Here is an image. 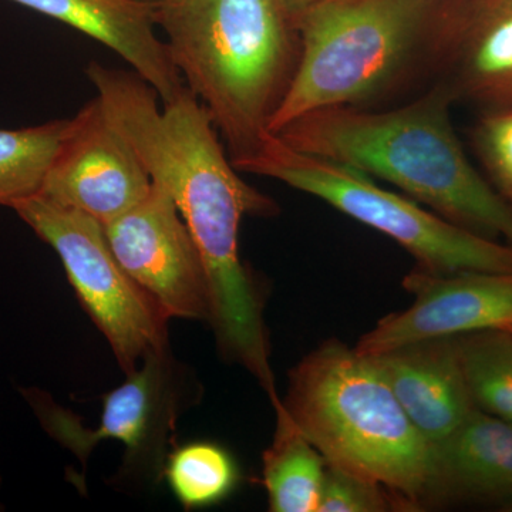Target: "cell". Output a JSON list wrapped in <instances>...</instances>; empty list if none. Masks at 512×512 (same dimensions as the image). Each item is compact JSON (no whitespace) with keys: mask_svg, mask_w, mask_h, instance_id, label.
Segmentation results:
<instances>
[{"mask_svg":"<svg viewBox=\"0 0 512 512\" xmlns=\"http://www.w3.org/2000/svg\"><path fill=\"white\" fill-rule=\"evenodd\" d=\"M86 74L106 119L173 198L200 248L212 293L232 299L247 292L252 275L239 254L242 220L272 217L278 205L239 177L204 104L188 89L163 104L137 73L97 62Z\"/></svg>","mask_w":512,"mask_h":512,"instance_id":"6da1fadb","label":"cell"},{"mask_svg":"<svg viewBox=\"0 0 512 512\" xmlns=\"http://www.w3.org/2000/svg\"><path fill=\"white\" fill-rule=\"evenodd\" d=\"M454 101L446 84L437 83L397 109L312 111L276 136L302 153L393 184L468 231L512 245V205L468 160L451 123Z\"/></svg>","mask_w":512,"mask_h":512,"instance_id":"7a4b0ae2","label":"cell"},{"mask_svg":"<svg viewBox=\"0 0 512 512\" xmlns=\"http://www.w3.org/2000/svg\"><path fill=\"white\" fill-rule=\"evenodd\" d=\"M157 25L234 167L256 156L298 69L291 16L278 0H161Z\"/></svg>","mask_w":512,"mask_h":512,"instance_id":"3957f363","label":"cell"},{"mask_svg":"<svg viewBox=\"0 0 512 512\" xmlns=\"http://www.w3.org/2000/svg\"><path fill=\"white\" fill-rule=\"evenodd\" d=\"M284 409L328 466L386 488L399 507H426L431 444L369 356L332 339L289 376Z\"/></svg>","mask_w":512,"mask_h":512,"instance_id":"277c9868","label":"cell"},{"mask_svg":"<svg viewBox=\"0 0 512 512\" xmlns=\"http://www.w3.org/2000/svg\"><path fill=\"white\" fill-rule=\"evenodd\" d=\"M440 0H319L293 22L298 69L271 123L328 107L352 106L386 92L416 60L426 59Z\"/></svg>","mask_w":512,"mask_h":512,"instance_id":"5b68a950","label":"cell"},{"mask_svg":"<svg viewBox=\"0 0 512 512\" xmlns=\"http://www.w3.org/2000/svg\"><path fill=\"white\" fill-rule=\"evenodd\" d=\"M238 171L274 178L328 202L353 220L392 238L431 274L512 272V245L453 224L419 202L386 190L348 165L302 153L272 136Z\"/></svg>","mask_w":512,"mask_h":512,"instance_id":"8992f818","label":"cell"},{"mask_svg":"<svg viewBox=\"0 0 512 512\" xmlns=\"http://www.w3.org/2000/svg\"><path fill=\"white\" fill-rule=\"evenodd\" d=\"M126 376V382L103 397L96 429H87L76 414L39 387H22L20 394L42 429L83 468L97 444L117 440L126 447L117 480L153 484L163 477L177 421L201 393L191 370L175 359L170 346L144 357Z\"/></svg>","mask_w":512,"mask_h":512,"instance_id":"52a82bcc","label":"cell"},{"mask_svg":"<svg viewBox=\"0 0 512 512\" xmlns=\"http://www.w3.org/2000/svg\"><path fill=\"white\" fill-rule=\"evenodd\" d=\"M12 210L59 255L77 298L126 375L150 353L170 346V318L117 261L100 222L40 194Z\"/></svg>","mask_w":512,"mask_h":512,"instance_id":"ba28073f","label":"cell"},{"mask_svg":"<svg viewBox=\"0 0 512 512\" xmlns=\"http://www.w3.org/2000/svg\"><path fill=\"white\" fill-rule=\"evenodd\" d=\"M117 261L168 318L211 322L207 268L177 205L161 185L104 227Z\"/></svg>","mask_w":512,"mask_h":512,"instance_id":"9c48e42d","label":"cell"},{"mask_svg":"<svg viewBox=\"0 0 512 512\" xmlns=\"http://www.w3.org/2000/svg\"><path fill=\"white\" fill-rule=\"evenodd\" d=\"M151 185L146 167L96 97L69 119L39 194L106 227L140 204Z\"/></svg>","mask_w":512,"mask_h":512,"instance_id":"30bf717a","label":"cell"},{"mask_svg":"<svg viewBox=\"0 0 512 512\" xmlns=\"http://www.w3.org/2000/svg\"><path fill=\"white\" fill-rule=\"evenodd\" d=\"M412 306L390 313L357 343L362 355L433 338L512 326V272L431 274L416 268L404 278Z\"/></svg>","mask_w":512,"mask_h":512,"instance_id":"8fae6325","label":"cell"},{"mask_svg":"<svg viewBox=\"0 0 512 512\" xmlns=\"http://www.w3.org/2000/svg\"><path fill=\"white\" fill-rule=\"evenodd\" d=\"M426 60L456 100L512 109V0H440Z\"/></svg>","mask_w":512,"mask_h":512,"instance_id":"7c38bea8","label":"cell"},{"mask_svg":"<svg viewBox=\"0 0 512 512\" xmlns=\"http://www.w3.org/2000/svg\"><path fill=\"white\" fill-rule=\"evenodd\" d=\"M431 446L447 439L477 409L457 338H433L366 355Z\"/></svg>","mask_w":512,"mask_h":512,"instance_id":"4fadbf2b","label":"cell"},{"mask_svg":"<svg viewBox=\"0 0 512 512\" xmlns=\"http://www.w3.org/2000/svg\"><path fill=\"white\" fill-rule=\"evenodd\" d=\"M59 20L92 37L130 64L150 84L163 104L173 103L187 89L157 35L158 2L147 0H10Z\"/></svg>","mask_w":512,"mask_h":512,"instance_id":"5bb4252c","label":"cell"},{"mask_svg":"<svg viewBox=\"0 0 512 512\" xmlns=\"http://www.w3.org/2000/svg\"><path fill=\"white\" fill-rule=\"evenodd\" d=\"M426 505L512 504V423L476 409L431 446Z\"/></svg>","mask_w":512,"mask_h":512,"instance_id":"9a60e30c","label":"cell"},{"mask_svg":"<svg viewBox=\"0 0 512 512\" xmlns=\"http://www.w3.org/2000/svg\"><path fill=\"white\" fill-rule=\"evenodd\" d=\"M272 406L276 416L274 440L262 454L269 510L318 512L328 463L293 423L281 397Z\"/></svg>","mask_w":512,"mask_h":512,"instance_id":"2e32d148","label":"cell"},{"mask_svg":"<svg viewBox=\"0 0 512 512\" xmlns=\"http://www.w3.org/2000/svg\"><path fill=\"white\" fill-rule=\"evenodd\" d=\"M163 478L185 510H198L227 500L237 488L239 470L220 444L192 441L167 454Z\"/></svg>","mask_w":512,"mask_h":512,"instance_id":"e0dca14e","label":"cell"},{"mask_svg":"<svg viewBox=\"0 0 512 512\" xmlns=\"http://www.w3.org/2000/svg\"><path fill=\"white\" fill-rule=\"evenodd\" d=\"M69 127V119L47 121L39 126L0 128V205L12 208L35 197L57 148Z\"/></svg>","mask_w":512,"mask_h":512,"instance_id":"ac0fdd59","label":"cell"},{"mask_svg":"<svg viewBox=\"0 0 512 512\" xmlns=\"http://www.w3.org/2000/svg\"><path fill=\"white\" fill-rule=\"evenodd\" d=\"M477 409L512 423V335L503 329L456 336Z\"/></svg>","mask_w":512,"mask_h":512,"instance_id":"d6986e66","label":"cell"},{"mask_svg":"<svg viewBox=\"0 0 512 512\" xmlns=\"http://www.w3.org/2000/svg\"><path fill=\"white\" fill-rule=\"evenodd\" d=\"M474 144L495 190L512 205V109L485 111L474 128Z\"/></svg>","mask_w":512,"mask_h":512,"instance_id":"ffe728a7","label":"cell"},{"mask_svg":"<svg viewBox=\"0 0 512 512\" xmlns=\"http://www.w3.org/2000/svg\"><path fill=\"white\" fill-rule=\"evenodd\" d=\"M399 507L382 485L366 478L326 467L318 512H383Z\"/></svg>","mask_w":512,"mask_h":512,"instance_id":"44dd1931","label":"cell"},{"mask_svg":"<svg viewBox=\"0 0 512 512\" xmlns=\"http://www.w3.org/2000/svg\"><path fill=\"white\" fill-rule=\"evenodd\" d=\"M316 2H319V0H278L279 5L282 6V9H284L292 19H295L303 10L311 8Z\"/></svg>","mask_w":512,"mask_h":512,"instance_id":"7402d4cb","label":"cell"},{"mask_svg":"<svg viewBox=\"0 0 512 512\" xmlns=\"http://www.w3.org/2000/svg\"><path fill=\"white\" fill-rule=\"evenodd\" d=\"M504 330H507V332H510L511 335H512V326H510V328H507V329H504Z\"/></svg>","mask_w":512,"mask_h":512,"instance_id":"603a6c76","label":"cell"},{"mask_svg":"<svg viewBox=\"0 0 512 512\" xmlns=\"http://www.w3.org/2000/svg\"><path fill=\"white\" fill-rule=\"evenodd\" d=\"M147 2H161V0H147Z\"/></svg>","mask_w":512,"mask_h":512,"instance_id":"cb8c5ba5","label":"cell"},{"mask_svg":"<svg viewBox=\"0 0 512 512\" xmlns=\"http://www.w3.org/2000/svg\"><path fill=\"white\" fill-rule=\"evenodd\" d=\"M0 484H2V477H0Z\"/></svg>","mask_w":512,"mask_h":512,"instance_id":"d4e9b609","label":"cell"}]
</instances>
